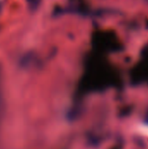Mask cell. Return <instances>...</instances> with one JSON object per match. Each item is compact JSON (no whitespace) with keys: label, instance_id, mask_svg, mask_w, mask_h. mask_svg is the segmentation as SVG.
<instances>
[{"label":"cell","instance_id":"obj_1","mask_svg":"<svg viewBox=\"0 0 148 149\" xmlns=\"http://www.w3.org/2000/svg\"><path fill=\"white\" fill-rule=\"evenodd\" d=\"M41 1L42 0H26V3L31 10H35L38 8L39 4L41 3Z\"/></svg>","mask_w":148,"mask_h":149},{"label":"cell","instance_id":"obj_2","mask_svg":"<svg viewBox=\"0 0 148 149\" xmlns=\"http://www.w3.org/2000/svg\"><path fill=\"white\" fill-rule=\"evenodd\" d=\"M1 10H2V4H1V3H0V11H1Z\"/></svg>","mask_w":148,"mask_h":149}]
</instances>
